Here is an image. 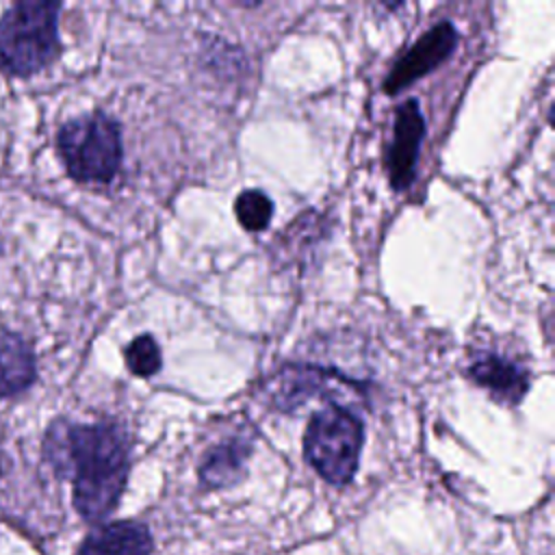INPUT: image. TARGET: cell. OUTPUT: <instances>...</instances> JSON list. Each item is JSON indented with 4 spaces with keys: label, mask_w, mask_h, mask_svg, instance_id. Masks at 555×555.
Here are the masks:
<instances>
[{
    "label": "cell",
    "mask_w": 555,
    "mask_h": 555,
    "mask_svg": "<svg viewBox=\"0 0 555 555\" xmlns=\"http://www.w3.org/2000/svg\"><path fill=\"white\" fill-rule=\"evenodd\" d=\"M249 451L251 442L243 436L223 440L217 447H212L199 464L202 483L206 488H223L236 483L245 473Z\"/></svg>",
    "instance_id": "8fae6325"
},
{
    "label": "cell",
    "mask_w": 555,
    "mask_h": 555,
    "mask_svg": "<svg viewBox=\"0 0 555 555\" xmlns=\"http://www.w3.org/2000/svg\"><path fill=\"white\" fill-rule=\"evenodd\" d=\"M425 137V119L414 98L399 104L395 113L392 143L388 150V178L395 191H405L414 182V169Z\"/></svg>",
    "instance_id": "52a82bcc"
},
{
    "label": "cell",
    "mask_w": 555,
    "mask_h": 555,
    "mask_svg": "<svg viewBox=\"0 0 555 555\" xmlns=\"http://www.w3.org/2000/svg\"><path fill=\"white\" fill-rule=\"evenodd\" d=\"M61 2H13L0 15V74L30 78L50 67L63 46Z\"/></svg>",
    "instance_id": "7a4b0ae2"
},
{
    "label": "cell",
    "mask_w": 555,
    "mask_h": 555,
    "mask_svg": "<svg viewBox=\"0 0 555 555\" xmlns=\"http://www.w3.org/2000/svg\"><path fill=\"white\" fill-rule=\"evenodd\" d=\"M41 451L48 466L72 481V501L82 520L100 522L117 507L130 470V442L117 423L54 418Z\"/></svg>",
    "instance_id": "6da1fadb"
},
{
    "label": "cell",
    "mask_w": 555,
    "mask_h": 555,
    "mask_svg": "<svg viewBox=\"0 0 555 555\" xmlns=\"http://www.w3.org/2000/svg\"><path fill=\"white\" fill-rule=\"evenodd\" d=\"M457 46V30L451 22H440L425 30V35L405 50V54L392 65L384 80V91L388 95L399 93L414 80L423 78L438 65H442Z\"/></svg>",
    "instance_id": "5b68a950"
},
{
    "label": "cell",
    "mask_w": 555,
    "mask_h": 555,
    "mask_svg": "<svg viewBox=\"0 0 555 555\" xmlns=\"http://www.w3.org/2000/svg\"><path fill=\"white\" fill-rule=\"evenodd\" d=\"M364 425L349 408L330 403L319 410L304 436L308 464L332 486H347L360 464Z\"/></svg>",
    "instance_id": "277c9868"
},
{
    "label": "cell",
    "mask_w": 555,
    "mask_h": 555,
    "mask_svg": "<svg viewBox=\"0 0 555 555\" xmlns=\"http://www.w3.org/2000/svg\"><path fill=\"white\" fill-rule=\"evenodd\" d=\"M0 249H2V245H0Z\"/></svg>",
    "instance_id": "5bb4252c"
},
{
    "label": "cell",
    "mask_w": 555,
    "mask_h": 555,
    "mask_svg": "<svg viewBox=\"0 0 555 555\" xmlns=\"http://www.w3.org/2000/svg\"><path fill=\"white\" fill-rule=\"evenodd\" d=\"M37 379V356L30 340L0 325V399L24 395Z\"/></svg>",
    "instance_id": "ba28073f"
},
{
    "label": "cell",
    "mask_w": 555,
    "mask_h": 555,
    "mask_svg": "<svg viewBox=\"0 0 555 555\" xmlns=\"http://www.w3.org/2000/svg\"><path fill=\"white\" fill-rule=\"evenodd\" d=\"M126 366L139 377H152L163 366V353L158 343L150 334H141L132 338L124 349Z\"/></svg>",
    "instance_id": "4fadbf2b"
},
{
    "label": "cell",
    "mask_w": 555,
    "mask_h": 555,
    "mask_svg": "<svg viewBox=\"0 0 555 555\" xmlns=\"http://www.w3.org/2000/svg\"><path fill=\"white\" fill-rule=\"evenodd\" d=\"M360 386V382L349 379L334 369H321L312 364H286L267 382V390L273 403L282 412H293L310 397L327 392V386Z\"/></svg>",
    "instance_id": "8992f818"
},
{
    "label": "cell",
    "mask_w": 555,
    "mask_h": 555,
    "mask_svg": "<svg viewBox=\"0 0 555 555\" xmlns=\"http://www.w3.org/2000/svg\"><path fill=\"white\" fill-rule=\"evenodd\" d=\"M234 215L247 232H260L271 223L273 202L260 189H245L234 199Z\"/></svg>",
    "instance_id": "7c38bea8"
},
{
    "label": "cell",
    "mask_w": 555,
    "mask_h": 555,
    "mask_svg": "<svg viewBox=\"0 0 555 555\" xmlns=\"http://www.w3.org/2000/svg\"><path fill=\"white\" fill-rule=\"evenodd\" d=\"M152 535L145 525L117 520L87 533L74 555H150Z\"/></svg>",
    "instance_id": "9c48e42d"
},
{
    "label": "cell",
    "mask_w": 555,
    "mask_h": 555,
    "mask_svg": "<svg viewBox=\"0 0 555 555\" xmlns=\"http://www.w3.org/2000/svg\"><path fill=\"white\" fill-rule=\"evenodd\" d=\"M466 375L492 397L516 403L529 388V373L518 364L496 353H483L468 364Z\"/></svg>",
    "instance_id": "30bf717a"
},
{
    "label": "cell",
    "mask_w": 555,
    "mask_h": 555,
    "mask_svg": "<svg viewBox=\"0 0 555 555\" xmlns=\"http://www.w3.org/2000/svg\"><path fill=\"white\" fill-rule=\"evenodd\" d=\"M56 152L72 180L108 184L124 158L121 128L104 111L72 117L56 132Z\"/></svg>",
    "instance_id": "3957f363"
}]
</instances>
